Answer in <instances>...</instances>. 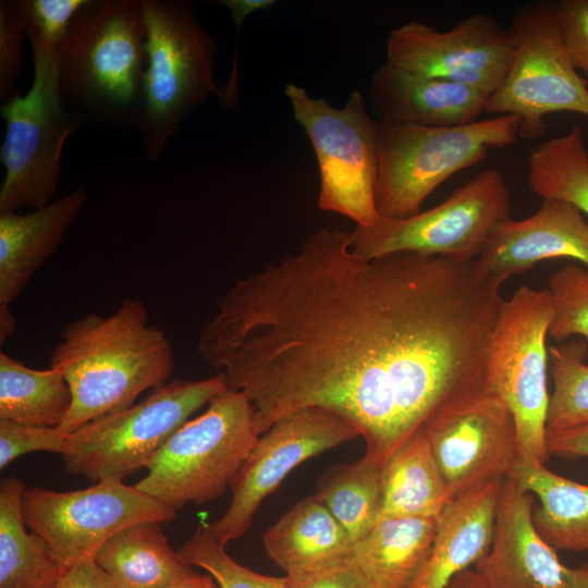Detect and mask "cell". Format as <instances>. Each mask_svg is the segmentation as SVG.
<instances>
[{"mask_svg":"<svg viewBox=\"0 0 588 588\" xmlns=\"http://www.w3.org/2000/svg\"><path fill=\"white\" fill-rule=\"evenodd\" d=\"M503 481L491 480L451 502L438 519L431 551L409 588H449L486 555Z\"/></svg>","mask_w":588,"mask_h":588,"instance_id":"obj_20","label":"cell"},{"mask_svg":"<svg viewBox=\"0 0 588 588\" xmlns=\"http://www.w3.org/2000/svg\"><path fill=\"white\" fill-rule=\"evenodd\" d=\"M549 290L519 286L504 299L491 332L483 380L513 415L518 461L546 465L548 392L547 338L553 319Z\"/></svg>","mask_w":588,"mask_h":588,"instance_id":"obj_7","label":"cell"},{"mask_svg":"<svg viewBox=\"0 0 588 588\" xmlns=\"http://www.w3.org/2000/svg\"><path fill=\"white\" fill-rule=\"evenodd\" d=\"M51 588H115L108 575L88 560L66 567Z\"/></svg>","mask_w":588,"mask_h":588,"instance_id":"obj_41","label":"cell"},{"mask_svg":"<svg viewBox=\"0 0 588 588\" xmlns=\"http://www.w3.org/2000/svg\"><path fill=\"white\" fill-rule=\"evenodd\" d=\"M379 121V120H378ZM520 119L495 115L453 127L379 121L376 206L381 218H406L443 182L519 137Z\"/></svg>","mask_w":588,"mask_h":588,"instance_id":"obj_5","label":"cell"},{"mask_svg":"<svg viewBox=\"0 0 588 588\" xmlns=\"http://www.w3.org/2000/svg\"><path fill=\"white\" fill-rule=\"evenodd\" d=\"M437 527L432 518H379L353 544L351 560L378 588H409L431 551Z\"/></svg>","mask_w":588,"mask_h":588,"instance_id":"obj_23","label":"cell"},{"mask_svg":"<svg viewBox=\"0 0 588 588\" xmlns=\"http://www.w3.org/2000/svg\"><path fill=\"white\" fill-rule=\"evenodd\" d=\"M295 119L305 130L317 158L318 207L371 226L380 218L376 206L379 121L358 90L342 108L310 96L303 87L284 89Z\"/></svg>","mask_w":588,"mask_h":588,"instance_id":"obj_9","label":"cell"},{"mask_svg":"<svg viewBox=\"0 0 588 588\" xmlns=\"http://www.w3.org/2000/svg\"><path fill=\"white\" fill-rule=\"evenodd\" d=\"M556 258L576 259L588 267V223L575 205L546 198L534 215L500 222L474 262L501 286L536 264Z\"/></svg>","mask_w":588,"mask_h":588,"instance_id":"obj_18","label":"cell"},{"mask_svg":"<svg viewBox=\"0 0 588 588\" xmlns=\"http://www.w3.org/2000/svg\"><path fill=\"white\" fill-rule=\"evenodd\" d=\"M86 200L79 187L26 213H0V308L10 307L57 252Z\"/></svg>","mask_w":588,"mask_h":588,"instance_id":"obj_21","label":"cell"},{"mask_svg":"<svg viewBox=\"0 0 588 588\" xmlns=\"http://www.w3.org/2000/svg\"><path fill=\"white\" fill-rule=\"evenodd\" d=\"M269 559L290 579H302L351 558L354 542L321 500L310 495L262 535Z\"/></svg>","mask_w":588,"mask_h":588,"instance_id":"obj_22","label":"cell"},{"mask_svg":"<svg viewBox=\"0 0 588 588\" xmlns=\"http://www.w3.org/2000/svg\"><path fill=\"white\" fill-rule=\"evenodd\" d=\"M290 588H378L350 559L302 579Z\"/></svg>","mask_w":588,"mask_h":588,"instance_id":"obj_39","label":"cell"},{"mask_svg":"<svg viewBox=\"0 0 588 588\" xmlns=\"http://www.w3.org/2000/svg\"><path fill=\"white\" fill-rule=\"evenodd\" d=\"M143 9L147 66L137 130L156 162L180 123L217 94V46L191 2L143 0Z\"/></svg>","mask_w":588,"mask_h":588,"instance_id":"obj_4","label":"cell"},{"mask_svg":"<svg viewBox=\"0 0 588 588\" xmlns=\"http://www.w3.org/2000/svg\"><path fill=\"white\" fill-rule=\"evenodd\" d=\"M1 115L5 134L0 160L5 174L0 186V213L41 208L56 194L65 140L84 125L62 101L58 53L34 58L29 90L3 102Z\"/></svg>","mask_w":588,"mask_h":588,"instance_id":"obj_10","label":"cell"},{"mask_svg":"<svg viewBox=\"0 0 588 588\" xmlns=\"http://www.w3.org/2000/svg\"><path fill=\"white\" fill-rule=\"evenodd\" d=\"M221 3L229 9L230 16L235 23L237 30L230 78L224 85L218 87L216 96L221 107L228 110H234L238 107L240 94L237 76V50L241 27L245 19L248 17L253 12L267 10L275 2L273 0H223Z\"/></svg>","mask_w":588,"mask_h":588,"instance_id":"obj_38","label":"cell"},{"mask_svg":"<svg viewBox=\"0 0 588 588\" xmlns=\"http://www.w3.org/2000/svg\"><path fill=\"white\" fill-rule=\"evenodd\" d=\"M179 552L187 564L206 571L218 588H290L287 576H267L238 564L204 526L197 528Z\"/></svg>","mask_w":588,"mask_h":588,"instance_id":"obj_32","label":"cell"},{"mask_svg":"<svg viewBox=\"0 0 588 588\" xmlns=\"http://www.w3.org/2000/svg\"><path fill=\"white\" fill-rule=\"evenodd\" d=\"M515 37L491 15L475 13L448 30L409 21L390 32L387 63L471 86L488 97L505 77Z\"/></svg>","mask_w":588,"mask_h":588,"instance_id":"obj_16","label":"cell"},{"mask_svg":"<svg viewBox=\"0 0 588 588\" xmlns=\"http://www.w3.org/2000/svg\"><path fill=\"white\" fill-rule=\"evenodd\" d=\"M449 588H489L474 568L460 574Z\"/></svg>","mask_w":588,"mask_h":588,"instance_id":"obj_42","label":"cell"},{"mask_svg":"<svg viewBox=\"0 0 588 588\" xmlns=\"http://www.w3.org/2000/svg\"><path fill=\"white\" fill-rule=\"evenodd\" d=\"M22 510L26 526L46 540L64 568L95 560L110 538L131 525L176 517L175 510L118 479L73 491L27 488Z\"/></svg>","mask_w":588,"mask_h":588,"instance_id":"obj_13","label":"cell"},{"mask_svg":"<svg viewBox=\"0 0 588 588\" xmlns=\"http://www.w3.org/2000/svg\"><path fill=\"white\" fill-rule=\"evenodd\" d=\"M25 24L21 0L0 1V98L2 103L19 97Z\"/></svg>","mask_w":588,"mask_h":588,"instance_id":"obj_35","label":"cell"},{"mask_svg":"<svg viewBox=\"0 0 588 588\" xmlns=\"http://www.w3.org/2000/svg\"><path fill=\"white\" fill-rule=\"evenodd\" d=\"M143 0H87L58 52L59 89L84 125L138 127L147 66Z\"/></svg>","mask_w":588,"mask_h":588,"instance_id":"obj_3","label":"cell"},{"mask_svg":"<svg viewBox=\"0 0 588 588\" xmlns=\"http://www.w3.org/2000/svg\"><path fill=\"white\" fill-rule=\"evenodd\" d=\"M95 562L115 588H160L196 574L157 522L122 529L100 548Z\"/></svg>","mask_w":588,"mask_h":588,"instance_id":"obj_24","label":"cell"},{"mask_svg":"<svg viewBox=\"0 0 588 588\" xmlns=\"http://www.w3.org/2000/svg\"><path fill=\"white\" fill-rule=\"evenodd\" d=\"M539 500L534 524L556 550L588 551V485L560 476L546 465L516 463L510 475Z\"/></svg>","mask_w":588,"mask_h":588,"instance_id":"obj_27","label":"cell"},{"mask_svg":"<svg viewBox=\"0 0 588 588\" xmlns=\"http://www.w3.org/2000/svg\"><path fill=\"white\" fill-rule=\"evenodd\" d=\"M367 100L379 121L453 127L477 121L488 96L465 84L385 62L371 75Z\"/></svg>","mask_w":588,"mask_h":588,"instance_id":"obj_19","label":"cell"},{"mask_svg":"<svg viewBox=\"0 0 588 588\" xmlns=\"http://www.w3.org/2000/svg\"><path fill=\"white\" fill-rule=\"evenodd\" d=\"M527 182L541 199H563L588 215V151L578 126L531 150Z\"/></svg>","mask_w":588,"mask_h":588,"instance_id":"obj_30","label":"cell"},{"mask_svg":"<svg viewBox=\"0 0 588 588\" xmlns=\"http://www.w3.org/2000/svg\"><path fill=\"white\" fill-rule=\"evenodd\" d=\"M588 83V82H587Z\"/></svg>","mask_w":588,"mask_h":588,"instance_id":"obj_46","label":"cell"},{"mask_svg":"<svg viewBox=\"0 0 588 588\" xmlns=\"http://www.w3.org/2000/svg\"><path fill=\"white\" fill-rule=\"evenodd\" d=\"M22 479L0 482V588H51L64 566L38 534L26 530Z\"/></svg>","mask_w":588,"mask_h":588,"instance_id":"obj_26","label":"cell"},{"mask_svg":"<svg viewBox=\"0 0 588 588\" xmlns=\"http://www.w3.org/2000/svg\"><path fill=\"white\" fill-rule=\"evenodd\" d=\"M552 8L574 68L588 77V0H563Z\"/></svg>","mask_w":588,"mask_h":588,"instance_id":"obj_37","label":"cell"},{"mask_svg":"<svg viewBox=\"0 0 588 588\" xmlns=\"http://www.w3.org/2000/svg\"><path fill=\"white\" fill-rule=\"evenodd\" d=\"M226 388L220 373L167 382L142 402L83 425L69 433L65 470L93 482L123 480L147 467L171 436Z\"/></svg>","mask_w":588,"mask_h":588,"instance_id":"obj_8","label":"cell"},{"mask_svg":"<svg viewBox=\"0 0 588 588\" xmlns=\"http://www.w3.org/2000/svg\"><path fill=\"white\" fill-rule=\"evenodd\" d=\"M71 405L70 387L59 371L33 369L0 353V420L59 427Z\"/></svg>","mask_w":588,"mask_h":588,"instance_id":"obj_28","label":"cell"},{"mask_svg":"<svg viewBox=\"0 0 588 588\" xmlns=\"http://www.w3.org/2000/svg\"><path fill=\"white\" fill-rule=\"evenodd\" d=\"M535 497L511 476L501 489L492 542L474 569L489 588H588V564H563L534 524Z\"/></svg>","mask_w":588,"mask_h":588,"instance_id":"obj_17","label":"cell"},{"mask_svg":"<svg viewBox=\"0 0 588 588\" xmlns=\"http://www.w3.org/2000/svg\"><path fill=\"white\" fill-rule=\"evenodd\" d=\"M548 290L554 309L549 336L558 342L571 336L588 340V271L568 264L552 273Z\"/></svg>","mask_w":588,"mask_h":588,"instance_id":"obj_33","label":"cell"},{"mask_svg":"<svg viewBox=\"0 0 588 588\" xmlns=\"http://www.w3.org/2000/svg\"><path fill=\"white\" fill-rule=\"evenodd\" d=\"M87 0H21L33 58L58 53L68 27Z\"/></svg>","mask_w":588,"mask_h":588,"instance_id":"obj_34","label":"cell"},{"mask_svg":"<svg viewBox=\"0 0 588 588\" xmlns=\"http://www.w3.org/2000/svg\"><path fill=\"white\" fill-rule=\"evenodd\" d=\"M546 445L549 455L562 457H588V424L578 427L547 431Z\"/></svg>","mask_w":588,"mask_h":588,"instance_id":"obj_40","label":"cell"},{"mask_svg":"<svg viewBox=\"0 0 588 588\" xmlns=\"http://www.w3.org/2000/svg\"><path fill=\"white\" fill-rule=\"evenodd\" d=\"M489 327L465 267L357 255L321 228L237 280L199 332L200 357L245 394L259 433L303 408L354 426L385 461L480 377Z\"/></svg>","mask_w":588,"mask_h":588,"instance_id":"obj_1","label":"cell"},{"mask_svg":"<svg viewBox=\"0 0 588 588\" xmlns=\"http://www.w3.org/2000/svg\"><path fill=\"white\" fill-rule=\"evenodd\" d=\"M422 430L454 498L505 479L518 461L513 415L485 380L437 413Z\"/></svg>","mask_w":588,"mask_h":588,"instance_id":"obj_15","label":"cell"},{"mask_svg":"<svg viewBox=\"0 0 588 588\" xmlns=\"http://www.w3.org/2000/svg\"><path fill=\"white\" fill-rule=\"evenodd\" d=\"M213 584L211 576L194 574L184 580L160 588H210Z\"/></svg>","mask_w":588,"mask_h":588,"instance_id":"obj_43","label":"cell"},{"mask_svg":"<svg viewBox=\"0 0 588 588\" xmlns=\"http://www.w3.org/2000/svg\"><path fill=\"white\" fill-rule=\"evenodd\" d=\"M358 430L341 416L317 407L292 412L261 433L233 478L231 502L205 530L225 546L242 537L264 501L296 466L351 441Z\"/></svg>","mask_w":588,"mask_h":588,"instance_id":"obj_14","label":"cell"},{"mask_svg":"<svg viewBox=\"0 0 588 588\" xmlns=\"http://www.w3.org/2000/svg\"><path fill=\"white\" fill-rule=\"evenodd\" d=\"M510 28L515 53L505 77L488 97L485 112L519 118V137L526 139L547 131V114L571 111L588 117V83L569 59L552 4L522 7Z\"/></svg>","mask_w":588,"mask_h":588,"instance_id":"obj_12","label":"cell"},{"mask_svg":"<svg viewBox=\"0 0 588 588\" xmlns=\"http://www.w3.org/2000/svg\"><path fill=\"white\" fill-rule=\"evenodd\" d=\"M15 330V319L10 307L0 308V340L9 339Z\"/></svg>","mask_w":588,"mask_h":588,"instance_id":"obj_44","label":"cell"},{"mask_svg":"<svg viewBox=\"0 0 588 588\" xmlns=\"http://www.w3.org/2000/svg\"><path fill=\"white\" fill-rule=\"evenodd\" d=\"M454 499L421 429L382 466L378 519L390 516L439 519Z\"/></svg>","mask_w":588,"mask_h":588,"instance_id":"obj_25","label":"cell"},{"mask_svg":"<svg viewBox=\"0 0 588 588\" xmlns=\"http://www.w3.org/2000/svg\"><path fill=\"white\" fill-rule=\"evenodd\" d=\"M50 367L72 393L71 408L59 426L70 433L167 383L174 355L164 331L149 323L145 305L125 299L109 316L90 313L68 322Z\"/></svg>","mask_w":588,"mask_h":588,"instance_id":"obj_2","label":"cell"},{"mask_svg":"<svg viewBox=\"0 0 588 588\" xmlns=\"http://www.w3.org/2000/svg\"><path fill=\"white\" fill-rule=\"evenodd\" d=\"M259 436L245 394L226 388L171 436L134 486L175 511L219 499Z\"/></svg>","mask_w":588,"mask_h":588,"instance_id":"obj_6","label":"cell"},{"mask_svg":"<svg viewBox=\"0 0 588 588\" xmlns=\"http://www.w3.org/2000/svg\"><path fill=\"white\" fill-rule=\"evenodd\" d=\"M510 192L501 172L481 171L445 200L406 218H379L351 232L353 250L365 259L416 253L469 262L491 233L510 218Z\"/></svg>","mask_w":588,"mask_h":588,"instance_id":"obj_11","label":"cell"},{"mask_svg":"<svg viewBox=\"0 0 588 588\" xmlns=\"http://www.w3.org/2000/svg\"><path fill=\"white\" fill-rule=\"evenodd\" d=\"M382 464L364 455L335 465L321 477L315 493L355 543L377 522L382 500Z\"/></svg>","mask_w":588,"mask_h":588,"instance_id":"obj_29","label":"cell"},{"mask_svg":"<svg viewBox=\"0 0 588 588\" xmlns=\"http://www.w3.org/2000/svg\"><path fill=\"white\" fill-rule=\"evenodd\" d=\"M588 347L573 340L549 347L553 390L547 415V431L588 424Z\"/></svg>","mask_w":588,"mask_h":588,"instance_id":"obj_31","label":"cell"},{"mask_svg":"<svg viewBox=\"0 0 588 588\" xmlns=\"http://www.w3.org/2000/svg\"><path fill=\"white\" fill-rule=\"evenodd\" d=\"M69 433L59 427L26 426L0 420V468L17 457L34 452L61 455L66 449Z\"/></svg>","mask_w":588,"mask_h":588,"instance_id":"obj_36","label":"cell"},{"mask_svg":"<svg viewBox=\"0 0 588 588\" xmlns=\"http://www.w3.org/2000/svg\"><path fill=\"white\" fill-rule=\"evenodd\" d=\"M210 588H218V586L215 583Z\"/></svg>","mask_w":588,"mask_h":588,"instance_id":"obj_45","label":"cell"}]
</instances>
